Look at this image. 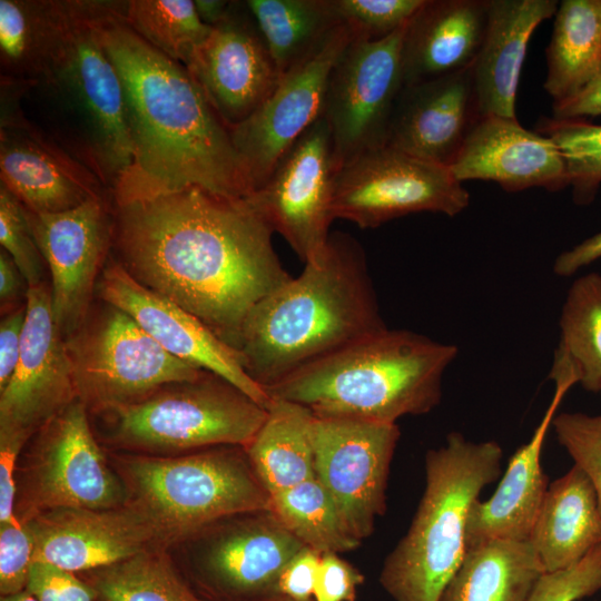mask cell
<instances>
[{
  "mask_svg": "<svg viewBox=\"0 0 601 601\" xmlns=\"http://www.w3.org/2000/svg\"><path fill=\"white\" fill-rule=\"evenodd\" d=\"M49 23V1L0 0L2 66L37 78Z\"/></svg>",
  "mask_w": 601,
  "mask_h": 601,
  "instance_id": "cell-38",
  "label": "cell"
},
{
  "mask_svg": "<svg viewBox=\"0 0 601 601\" xmlns=\"http://www.w3.org/2000/svg\"><path fill=\"white\" fill-rule=\"evenodd\" d=\"M26 210L50 272L55 318L68 337L90 313L97 277L112 240V223L100 196L61 213Z\"/></svg>",
  "mask_w": 601,
  "mask_h": 601,
  "instance_id": "cell-19",
  "label": "cell"
},
{
  "mask_svg": "<svg viewBox=\"0 0 601 601\" xmlns=\"http://www.w3.org/2000/svg\"><path fill=\"white\" fill-rule=\"evenodd\" d=\"M20 523L61 508L107 510L127 503L125 485L106 457L85 405L75 400L33 435L17 464Z\"/></svg>",
  "mask_w": 601,
  "mask_h": 601,
  "instance_id": "cell-10",
  "label": "cell"
},
{
  "mask_svg": "<svg viewBox=\"0 0 601 601\" xmlns=\"http://www.w3.org/2000/svg\"><path fill=\"white\" fill-rule=\"evenodd\" d=\"M457 347L385 327L315 359L266 387L269 398L300 404L316 417L396 424L442 398L443 375Z\"/></svg>",
  "mask_w": 601,
  "mask_h": 601,
  "instance_id": "cell-4",
  "label": "cell"
},
{
  "mask_svg": "<svg viewBox=\"0 0 601 601\" xmlns=\"http://www.w3.org/2000/svg\"><path fill=\"white\" fill-rule=\"evenodd\" d=\"M110 463L127 503L152 525L165 548L229 515L272 509L244 446L168 456L112 454Z\"/></svg>",
  "mask_w": 601,
  "mask_h": 601,
  "instance_id": "cell-6",
  "label": "cell"
},
{
  "mask_svg": "<svg viewBox=\"0 0 601 601\" xmlns=\"http://www.w3.org/2000/svg\"><path fill=\"white\" fill-rule=\"evenodd\" d=\"M449 168L461 183L490 180L510 193L532 187L556 191L569 186L559 147L522 127L518 118L499 115L477 119Z\"/></svg>",
  "mask_w": 601,
  "mask_h": 601,
  "instance_id": "cell-23",
  "label": "cell"
},
{
  "mask_svg": "<svg viewBox=\"0 0 601 601\" xmlns=\"http://www.w3.org/2000/svg\"><path fill=\"white\" fill-rule=\"evenodd\" d=\"M529 542L545 573L578 563L601 544L598 496L577 465L548 486Z\"/></svg>",
  "mask_w": 601,
  "mask_h": 601,
  "instance_id": "cell-28",
  "label": "cell"
},
{
  "mask_svg": "<svg viewBox=\"0 0 601 601\" xmlns=\"http://www.w3.org/2000/svg\"><path fill=\"white\" fill-rule=\"evenodd\" d=\"M536 132L550 138L561 150L574 201L591 203L601 185V125L585 119L542 117Z\"/></svg>",
  "mask_w": 601,
  "mask_h": 601,
  "instance_id": "cell-37",
  "label": "cell"
},
{
  "mask_svg": "<svg viewBox=\"0 0 601 601\" xmlns=\"http://www.w3.org/2000/svg\"><path fill=\"white\" fill-rule=\"evenodd\" d=\"M553 397L531 439L510 459L494 493L476 500L466 525V545L489 540L529 541L548 491L541 452L549 428L568 391L578 383L569 367L552 364Z\"/></svg>",
  "mask_w": 601,
  "mask_h": 601,
  "instance_id": "cell-24",
  "label": "cell"
},
{
  "mask_svg": "<svg viewBox=\"0 0 601 601\" xmlns=\"http://www.w3.org/2000/svg\"><path fill=\"white\" fill-rule=\"evenodd\" d=\"M342 23L282 79L246 120L228 128L248 173L253 191L268 179L284 154L323 116L332 68L352 40Z\"/></svg>",
  "mask_w": 601,
  "mask_h": 601,
  "instance_id": "cell-17",
  "label": "cell"
},
{
  "mask_svg": "<svg viewBox=\"0 0 601 601\" xmlns=\"http://www.w3.org/2000/svg\"><path fill=\"white\" fill-rule=\"evenodd\" d=\"M481 116L472 66L444 77L403 85L385 146L450 167Z\"/></svg>",
  "mask_w": 601,
  "mask_h": 601,
  "instance_id": "cell-22",
  "label": "cell"
},
{
  "mask_svg": "<svg viewBox=\"0 0 601 601\" xmlns=\"http://www.w3.org/2000/svg\"><path fill=\"white\" fill-rule=\"evenodd\" d=\"M99 601H206L180 575L166 548L83 572Z\"/></svg>",
  "mask_w": 601,
  "mask_h": 601,
  "instance_id": "cell-33",
  "label": "cell"
},
{
  "mask_svg": "<svg viewBox=\"0 0 601 601\" xmlns=\"http://www.w3.org/2000/svg\"><path fill=\"white\" fill-rule=\"evenodd\" d=\"M601 591V544L578 563L544 573L528 601H580Z\"/></svg>",
  "mask_w": 601,
  "mask_h": 601,
  "instance_id": "cell-42",
  "label": "cell"
},
{
  "mask_svg": "<svg viewBox=\"0 0 601 601\" xmlns=\"http://www.w3.org/2000/svg\"><path fill=\"white\" fill-rule=\"evenodd\" d=\"M196 10L204 23L214 27L229 12L231 2L224 0H196Z\"/></svg>",
  "mask_w": 601,
  "mask_h": 601,
  "instance_id": "cell-52",
  "label": "cell"
},
{
  "mask_svg": "<svg viewBox=\"0 0 601 601\" xmlns=\"http://www.w3.org/2000/svg\"><path fill=\"white\" fill-rule=\"evenodd\" d=\"M321 556L307 546L296 553L278 577L276 594L294 601H313Z\"/></svg>",
  "mask_w": 601,
  "mask_h": 601,
  "instance_id": "cell-46",
  "label": "cell"
},
{
  "mask_svg": "<svg viewBox=\"0 0 601 601\" xmlns=\"http://www.w3.org/2000/svg\"><path fill=\"white\" fill-rule=\"evenodd\" d=\"M385 327L362 245L349 234L332 231L299 276L252 308L236 351L246 373L265 390Z\"/></svg>",
  "mask_w": 601,
  "mask_h": 601,
  "instance_id": "cell-3",
  "label": "cell"
},
{
  "mask_svg": "<svg viewBox=\"0 0 601 601\" xmlns=\"http://www.w3.org/2000/svg\"><path fill=\"white\" fill-rule=\"evenodd\" d=\"M543 85L553 104L564 101L601 73V0H563L546 47Z\"/></svg>",
  "mask_w": 601,
  "mask_h": 601,
  "instance_id": "cell-31",
  "label": "cell"
},
{
  "mask_svg": "<svg viewBox=\"0 0 601 601\" xmlns=\"http://www.w3.org/2000/svg\"><path fill=\"white\" fill-rule=\"evenodd\" d=\"M66 345L77 400L89 414L135 403L205 372L169 354L129 314L108 303L89 313Z\"/></svg>",
  "mask_w": 601,
  "mask_h": 601,
  "instance_id": "cell-9",
  "label": "cell"
},
{
  "mask_svg": "<svg viewBox=\"0 0 601 601\" xmlns=\"http://www.w3.org/2000/svg\"><path fill=\"white\" fill-rule=\"evenodd\" d=\"M502 457L497 442H473L459 432L427 451L417 510L378 578L394 601H439L466 553L471 509L499 477Z\"/></svg>",
  "mask_w": 601,
  "mask_h": 601,
  "instance_id": "cell-5",
  "label": "cell"
},
{
  "mask_svg": "<svg viewBox=\"0 0 601 601\" xmlns=\"http://www.w3.org/2000/svg\"><path fill=\"white\" fill-rule=\"evenodd\" d=\"M469 204V191L449 167L388 146L343 165L334 181V218L362 229L423 211L452 217Z\"/></svg>",
  "mask_w": 601,
  "mask_h": 601,
  "instance_id": "cell-12",
  "label": "cell"
},
{
  "mask_svg": "<svg viewBox=\"0 0 601 601\" xmlns=\"http://www.w3.org/2000/svg\"><path fill=\"white\" fill-rule=\"evenodd\" d=\"M100 36L121 81L134 152L112 189L115 205L188 187L249 196L253 185L229 129L187 68L127 24L122 2L105 4Z\"/></svg>",
  "mask_w": 601,
  "mask_h": 601,
  "instance_id": "cell-2",
  "label": "cell"
},
{
  "mask_svg": "<svg viewBox=\"0 0 601 601\" xmlns=\"http://www.w3.org/2000/svg\"><path fill=\"white\" fill-rule=\"evenodd\" d=\"M254 601H294V600L279 595V594H273V595L265 597V598L254 600Z\"/></svg>",
  "mask_w": 601,
  "mask_h": 601,
  "instance_id": "cell-54",
  "label": "cell"
},
{
  "mask_svg": "<svg viewBox=\"0 0 601 601\" xmlns=\"http://www.w3.org/2000/svg\"><path fill=\"white\" fill-rule=\"evenodd\" d=\"M26 303L6 313L0 323V392L10 382L18 365L26 322Z\"/></svg>",
  "mask_w": 601,
  "mask_h": 601,
  "instance_id": "cell-47",
  "label": "cell"
},
{
  "mask_svg": "<svg viewBox=\"0 0 601 601\" xmlns=\"http://www.w3.org/2000/svg\"><path fill=\"white\" fill-rule=\"evenodd\" d=\"M35 561L83 573L154 548H165L152 525L131 505L107 510L61 508L24 522Z\"/></svg>",
  "mask_w": 601,
  "mask_h": 601,
  "instance_id": "cell-21",
  "label": "cell"
},
{
  "mask_svg": "<svg viewBox=\"0 0 601 601\" xmlns=\"http://www.w3.org/2000/svg\"><path fill=\"white\" fill-rule=\"evenodd\" d=\"M406 26L378 40L353 36L332 68L323 116L339 168L365 151L385 146L404 85L402 46Z\"/></svg>",
  "mask_w": 601,
  "mask_h": 601,
  "instance_id": "cell-13",
  "label": "cell"
},
{
  "mask_svg": "<svg viewBox=\"0 0 601 601\" xmlns=\"http://www.w3.org/2000/svg\"><path fill=\"white\" fill-rule=\"evenodd\" d=\"M22 280L24 279L11 257L3 249H1L0 300L2 311L9 306L11 307V311L19 307L16 306V303L21 294Z\"/></svg>",
  "mask_w": 601,
  "mask_h": 601,
  "instance_id": "cell-51",
  "label": "cell"
},
{
  "mask_svg": "<svg viewBox=\"0 0 601 601\" xmlns=\"http://www.w3.org/2000/svg\"><path fill=\"white\" fill-rule=\"evenodd\" d=\"M20 449L0 444V524L19 522L16 516L17 464Z\"/></svg>",
  "mask_w": 601,
  "mask_h": 601,
  "instance_id": "cell-48",
  "label": "cell"
},
{
  "mask_svg": "<svg viewBox=\"0 0 601 601\" xmlns=\"http://www.w3.org/2000/svg\"><path fill=\"white\" fill-rule=\"evenodd\" d=\"M341 23L356 38L378 40L405 26L424 0H331Z\"/></svg>",
  "mask_w": 601,
  "mask_h": 601,
  "instance_id": "cell-39",
  "label": "cell"
},
{
  "mask_svg": "<svg viewBox=\"0 0 601 601\" xmlns=\"http://www.w3.org/2000/svg\"><path fill=\"white\" fill-rule=\"evenodd\" d=\"M1 184L31 213L55 214L99 197L88 174L49 144L1 130Z\"/></svg>",
  "mask_w": 601,
  "mask_h": 601,
  "instance_id": "cell-27",
  "label": "cell"
},
{
  "mask_svg": "<svg viewBox=\"0 0 601 601\" xmlns=\"http://www.w3.org/2000/svg\"><path fill=\"white\" fill-rule=\"evenodd\" d=\"M364 575L338 553H324L317 571L313 601H355Z\"/></svg>",
  "mask_w": 601,
  "mask_h": 601,
  "instance_id": "cell-45",
  "label": "cell"
},
{
  "mask_svg": "<svg viewBox=\"0 0 601 601\" xmlns=\"http://www.w3.org/2000/svg\"><path fill=\"white\" fill-rule=\"evenodd\" d=\"M400 435L397 424L313 417L315 477L359 541L373 533L376 518L385 512L390 466Z\"/></svg>",
  "mask_w": 601,
  "mask_h": 601,
  "instance_id": "cell-15",
  "label": "cell"
},
{
  "mask_svg": "<svg viewBox=\"0 0 601 601\" xmlns=\"http://www.w3.org/2000/svg\"><path fill=\"white\" fill-rule=\"evenodd\" d=\"M22 348L16 371L0 392V444L22 450L38 430L77 400L66 337L47 283L27 289Z\"/></svg>",
  "mask_w": 601,
  "mask_h": 601,
  "instance_id": "cell-16",
  "label": "cell"
},
{
  "mask_svg": "<svg viewBox=\"0 0 601 601\" xmlns=\"http://www.w3.org/2000/svg\"><path fill=\"white\" fill-rule=\"evenodd\" d=\"M106 2L50 1L36 80L59 93L80 126L93 169L111 189L132 164L124 92L100 36Z\"/></svg>",
  "mask_w": 601,
  "mask_h": 601,
  "instance_id": "cell-7",
  "label": "cell"
},
{
  "mask_svg": "<svg viewBox=\"0 0 601 601\" xmlns=\"http://www.w3.org/2000/svg\"><path fill=\"white\" fill-rule=\"evenodd\" d=\"M601 258V231L558 255L553 272L568 277Z\"/></svg>",
  "mask_w": 601,
  "mask_h": 601,
  "instance_id": "cell-50",
  "label": "cell"
},
{
  "mask_svg": "<svg viewBox=\"0 0 601 601\" xmlns=\"http://www.w3.org/2000/svg\"><path fill=\"white\" fill-rule=\"evenodd\" d=\"M180 544L193 589L206 601L276 594L282 570L305 548L272 509L220 519Z\"/></svg>",
  "mask_w": 601,
  "mask_h": 601,
  "instance_id": "cell-11",
  "label": "cell"
},
{
  "mask_svg": "<svg viewBox=\"0 0 601 601\" xmlns=\"http://www.w3.org/2000/svg\"><path fill=\"white\" fill-rule=\"evenodd\" d=\"M273 234L245 198L198 187L116 205L112 221L117 262L235 349L252 308L292 277Z\"/></svg>",
  "mask_w": 601,
  "mask_h": 601,
  "instance_id": "cell-1",
  "label": "cell"
},
{
  "mask_svg": "<svg viewBox=\"0 0 601 601\" xmlns=\"http://www.w3.org/2000/svg\"><path fill=\"white\" fill-rule=\"evenodd\" d=\"M124 19L151 47L183 66L211 30L190 0H130L124 4Z\"/></svg>",
  "mask_w": 601,
  "mask_h": 601,
  "instance_id": "cell-36",
  "label": "cell"
},
{
  "mask_svg": "<svg viewBox=\"0 0 601 601\" xmlns=\"http://www.w3.org/2000/svg\"><path fill=\"white\" fill-rule=\"evenodd\" d=\"M487 0H424L407 22L402 65L404 85L470 68L481 48Z\"/></svg>",
  "mask_w": 601,
  "mask_h": 601,
  "instance_id": "cell-25",
  "label": "cell"
},
{
  "mask_svg": "<svg viewBox=\"0 0 601 601\" xmlns=\"http://www.w3.org/2000/svg\"><path fill=\"white\" fill-rule=\"evenodd\" d=\"M35 561V542L28 526L20 522L0 524V594L26 589Z\"/></svg>",
  "mask_w": 601,
  "mask_h": 601,
  "instance_id": "cell-43",
  "label": "cell"
},
{
  "mask_svg": "<svg viewBox=\"0 0 601 601\" xmlns=\"http://www.w3.org/2000/svg\"><path fill=\"white\" fill-rule=\"evenodd\" d=\"M313 417V413L300 404L270 398L264 423L245 447L270 497L315 477L311 440Z\"/></svg>",
  "mask_w": 601,
  "mask_h": 601,
  "instance_id": "cell-30",
  "label": "cell"
},
{
  "mask_svg": "<svg viewBox=\"0 0 601 601\" xmlns=\"http://www.w3.org/2000/svg\"><path fill=\"white\" fill-rule=\"evenodd\" d=\"M0 244L11 257L28 287L43 283V257L33 237L27 210L0 185Z\"/></svg>",
  "mask_w": 601,
  "mask_h": 601,
  "instance_id": "cell-40",
  "label": "cell"
},
{
  "mask_svg": "<svg viewBox=\"0 0 601 601\" xmlns=\"http://www.w3.org/2000/svg\"><path fill=\"white\" fill-rule=\"evenodd\" d=\"M24 590L38 601H99L87 581L45 561H33Z\"/></svg>",
  "mask_w": 601,
  "mask_h": 601,
  "instance_id": "cell-44",
  "label": "cell"
},
{
  "mask_svg": "<svg viewBox=\"0 0 601 601\" xmlns=\"http://www.w3.org/2000/svg\"><path fill=\"white\" fill-rule=\"evenodd\" d=\"M599 393H600V395H601V388H600Z\"/></svg>",
  "mask_w": 601,
  "mask_h": 601,
  "instance_id": "cell-55",
  "label": "cell"
},
{
  "mask_svg": "<svg viewBox=\"0 0 601 601\" xmlns=\"http://www.w3.org/2000/svg\"><path fill=\"white\" fill-rule=\"evenodd\" d=\"M97 293L129 314L169 354L225 378L267 408L270 398L246 373L235 348L191 313L141 285L119 262L104 268Z\"/></svg>",
  "mask_w": 601,
  "mask_h": 601,
  "instance_id": "cell-20",
  "label": "cell"
},
{
  "mask_svg": "<svg viewBox=\"0 0 601 601\" xmlns=\"http://www.w3.org/2000/svg\"><path fill=\"white\" fill-rule=\"evenodd\" d=\"M185 67L228 128L252 116L282 79L245 2H231Z\"/></svg>",
  "mask_w": 601,
  "mask_h": 601,
  "instance_id": "cell-18",
  "label": "cell"
},
{
  "mask_svg": "<svg viewBox=\"0 0 601 601\" xmlns=\"http://www.w3.org/2000/svg\"><path fill=\"white\" fill-rule=\"evenodd\" d=\"M0 601H38L36 598H33L30 593H28L26 590L11 594L1 597Z\"/></svg>",
  "mask_w": 601,
  "mask_h": 601,
  "instance_id": "cell-53",
  "label": "cell"
},
{
  "mask_svg": "<svg viewBox=\"0 0 601 601\" xmlns=\"http://www.w3.org/2000/svg\"><path fill=\"white\" fill-rule=\"evenodd\" d=\"M553 118L584 119L601 115V73L573 97L552 104Z\"/></svg>",
  "mask_w": 601,
  "mask_h": 601,
  "instance_id": "cell-49",
  "label": "cell"
},
{
  "mask_svg": "<svg viewBox=\"0 0 601 601\" xmlns=\"http://www.w3.org/2000/svg\"><path fill=\"white\" fill-rule=\"evenodd\" d=\"M552 426L559 443L591 481L601 510V414L563 412Z\"/></svg>",
  "mask_w": 601,
  "mask_h": 601,
  "instance_id": "cell-41",
  "label": "cell"
},
{
  "mask_svg": "<svg viewBox=\"0 0 601 601\" xmlns=\"http://www.w3.org/2000/svg\"><path fill=\"white\" fill-rule=\"evenodd\" d=\"M283 76L342 24L331 0L245 1Z\"/></svg>",
  "mask_w": 601,
  "mask_h": 601,
  "instance_id": "cell-32",
  "label": "cell"
},
{
  "mask_svg": "<svg viewBox=\"0 0 601 601\" xmlns=\"http://www.w3.org/2000/svg\"><path fill=\"white\" fill-rule=\"evenodd\" d=\"M338 169L331 130L322 116L284 154L264 185L245 198L304 264L324 249L332 233Z\"/></svg>",
  "mask_w": 601,
  "mask_h": 601,
  "instance_id": "cell-14",
  "label": "cell"
},
{
  "mask_svg": "<svg viewBox=\"0 0 601 601\" xmlns=\"http://www.w3.org/2000/svg\"><path fill=\"white\" fill-rule=\"evenodd\" d=\"M544 569L529 541L467 546L439 601H528Z\"/></svg>",
  "mask_w": 601,
  "mask_h": 601,
  "instance_id": "cell-29",
  "label": "cell"
},
{
  "mask_svg": "<svg viewBox=\"0 0 601 601\" xmlns=\"http://www.w3.org/2000/svg\"><path fill=\"white\" fill-rule=\"evenodd\" d=\"M89 415L95 417V434L108 445L168 456L223 445L246 447L267 408L205 371L195 381L168 384L135 403Z\"/></svg>",
  "mask_w": 601,
  "mask_h": 601,
  "instance_id": "cell-8",
  "label": "cell"
},
{
  "mask_svg": "<svg viewBox=\"0 0 601 601\" xmlns=\"http://www.w3.org/2000/svg\"><path fill=\"white\" fill-rule=\"evenodd\" d=\"M556 0H487L484 38L472 65L481 115L516 118L526 48L536 27L555 14Z\"/></svg>",
  "mask_w": 601,
  "mask_h": 601,
  "instance_id": "cell-26",
  "label": "cell"
},
{
  "mask_svg": "<svg viewBox=\"0 0 601 601\" xmlns=\"http://www.w3.org/2000/svg\"><path fill=\"white\" fill-rule=\"evenodd\" d=\"M554 357L563 361L584 390L601 388V274L589 273L570 286L560 315Z\"/></svg>",
  "mask_w": 601,
  "mask_h": 601,
  "instance_id": "cell-34",
  "label": "cell"
},
{
  "mask_svg": "<svg viewBox=\"0 0 601 601\" xmlns=\"http://www.w3.org/2000/svg\"><path fill=\"white\" fill-rule=\"evenodd\" d=\"M272 511L305 546L319 554L353 551L362 543L316 477L273 495Z\"/></svg>",
  "mask_w": 601,
  "mask_h": 601,
  "instance_id": "cell-35",
  "label": "cell"
}]
</instances>
